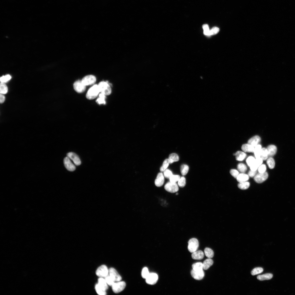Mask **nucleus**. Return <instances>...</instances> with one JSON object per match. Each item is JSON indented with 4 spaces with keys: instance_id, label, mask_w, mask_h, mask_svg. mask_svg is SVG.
Here are the masks:
<instances>
[{
    "instance_id": "1",
    "label": "nucleus",
    "mask_w": 295,
    "mask_h": 295,
    "mask_svg": "<svg viewBox=\"0 0 295 295\" xmlns=\"http://www.w3.org/2000/svg\"><path fill=\"white\" fill-rule=\"evenodd\" d=\"M100 92L98 85H94L88 91L86 94V97L88 99H93L97 97Z\"/></svg>"
},
{
    "instance_id": "2",
    "label": "nucleus",
    "mask_w": 295,
    "mask_h": 295,
    "mask_svg": "<svg viewBox=\"0 0 295 295\" xmlns=\"http://www.w3.org/2000/svg\"><path fill=\"white\" fill-rule=\"evenodd\" d=\"M98 85L101 93L104 94L106 96L110 95L111 92V89L110 85L108 82H101Z\"/></svg>"
},
{
    "instance_id": "3",
    "label": "nucleus",
    "mask_w": 295,
    "mask_h": 295,
    "mask_svg": "<svg viewBox=\"0 0 295 295\" xmlns=\"http://www.w3.org/2000/svg\"><path fill=\"white\" fill-rule=\"evenodd\" d=\"M126 284L124 281H119L115 282L112 285V290L115 293H120L123 291L126 287Z\"/></svg>"
},
{
    "instance_id": "4",
    "label": "nucleus",
    "mask_w": 295,
    "mask_h": 295,
    "mask_svg": "<svg viewBox=\"0 0 295 295\" xmlns=\"http://www.w3.org/2000/svg\"><path fill=\"white\" fill-rule=\"evenodd\" d=\"M199 246L198 240L195 238L190 239L188 242V249L189 251L193 253L197 251Z\"/></svg>"
},
{
    "instance_id": "5",
    "label": "nucleus",
    "mask_w": 295,
    "mask_h": 295,
    "mask_svg": "<svg viewBox=\"0 0 295 295\" xmlns=\"http://www.w3.org/2000/svg\"><path fill=\"white\" fill-rule=\"evenodd\" d=\"M96 273L97 275L99 277L105 278L108 275L109 270L105 265H102L97 269Z\"/></svg>"
},
{
    "instance_id": "6",
    "label": "nucleus",
    "mask_w": 295,
    "mask_h": 295,
    "mask_svg": "<svg viewBox=\"0 0 295 295\" xmlns=\"http://www.w3.org/2000/svg\"><path fill=\"white\" fill-rule=\"evenodd\" d=\"M164 187L165 190L171 193L177 192L179 190L178 185L176 183H172L170 182H167L165 185Z\"/></svg>"
},
{
    "instance_id": "7",
    "label": "nucleus",
    "mask_w": 295,
    "mask_h": 295,
    "mask_svg": "<svg viewBox=\"0 0 295 295\" xmlns=\"http://www.w3.org/2000/svg\"><path fill=\"white\" fill-rule=\"evenodd\" d=\"M96 78L92 75H88L85 76L81 80L82 83L85 86L94 84L96 82Z\"/></svg>"
},
{
    "instance_id": "8",
    "label": "nucleus",
    "mask_w": 295,
    "mask_h": 295,
    "mask_svg": "<svg viewBox=\"0 0 295 295\" xmlns=\"http://www.w3.org/2000/svg\"><path fill=\"white\" fill-rule=\"evenodd\" d=\"M268 174L266 172L263 173H259L254 177V180L258 184H261L266 180L268 178Z\"/></svg>"
},
{
    "instance_id": "9",
    "label": "nucleus",
    "mask_w": 295,
    "mask_h": 295,
    "mask_svg": "<svg viewBox=\"0 0 295 295\" xmlns=\"http://www.w3.org/2000/svg\"><path fill=\"white\" fill-rule=\"evenodd\" d=\"M158 279V275L155 273H150L149 275L146 279V282L147 284L150 285H154L156 284Z\"/></svg>"
},
{
    "instance_id": "10",
    "label": "nucleus",
    "mask_w": 295,
    "mask_h": 295,
    "mask_svg": "<svg viewBox=\"0 0 295 295\" xmlns=\"http://www.w3.org/2000/svg\"><path fill=\"white\" fill-rule=\"evenodd\" d=\"M73 87L75 90L79 93L83 92L86 89V86L82 83L81 81L79 80L74 82Z\"/></svg>"
},
{
    "instance_id": "11",
    "label": "nucleus",
    "mask_w": 295,
    "mask_h": 295,
    "mask_svg": "<svg viewBox=\"0 0 295 295\" xmlns=\"http://www.w3.org/2000/svg\"><path fill=\"white\" fill-rule=\"evenodd\" d=\"M109 275L115 282L121 281L122 277L114 268H110L109 270Z\"/></svg>"
},
{
    "instance_id": "12",
    "label": "nucleus",
    "mask_w": 295,
    "mask_h": 295,
    "mask_svg": "<svg viewBox=\"0 0 295 295\" xmlns=\"http://www.w3.org/2000/svg\"><path fill=\"white\" fill-rule=\"evenodd\" d=\"M64 163L65 167L68 170L73 172L75 170L76 168L75 166L68 157L64 158Z\"/></svg>"
},
{
    "instance_id": "13",
    "label": "nucleus",
    "mask_w": 295,
    "mask_h": 295,
    "mask_svg": "<svg viewBox=\"0 0 295 295\" xmlns=\"http://www.w3.org/2000/svg\"><path fill=\"white\" fill-rule=\"evenodd\" d=\"M191 274L194 279L197 280L202 279L204 276V273L203 270L200 271H195L192 270L191 271Z\"/></svg>"
},
{
    "instance_id": "14",
    "label": "nucleus",
    "mask_w": 295,
    "mask_h": 295,
    "mask_svg": "<svg viewBox=\"0 0 295 295\" xmlns=\"http://www.w3.org/2000/svg\"><path fill=\"white\" fill-rule=\"evenodd\" d=\"M67 156L73 161L76 166H79L81 164V162L80 159L75 153L73 152H69L68 153Z\"/></svg>"
},
{
    "instance_id": "15",
    "label": "nucleus",
    "mask_w": 295,
    "mask_h": 295,
    "mask_svg": "<svg viewBox=\"0 0 295 295\" xmlns=\"http://www.w3.org/2000/svg\"><path fill=\"white\" fill-rule=\"evenodd\" d=\"M164 181V176L162 173H159L155 181V184L157 187H160L163 185Z\"/></svg>"
},
{
    "instance_id": "16",
    "label": "nucleus",
    "mask_w": 295,
    "mask_h": 295,
    "mask_svg": "<svg viewBox=\"0 0 295 295\" xmlns=\"http://www.w3.org/2000/svg\"><path fill=\"white\" fill-rule=\"evenodd\" d=\"M261 139L258 135L255 136L250 139L248 141V144L255 147L260 143Z\"/></svg>"
},
{
    "instance_id": "17",
    "label": "nucleus",
    "mask_w": 295,
    "mask_h": 295,
    "mask_svg": "<svg viewBox=\"0 0 295 295\" xmlns=\"http://www.w3.org/2000/svg\"><path fill=\"white\" fill-rule=\"evenodd\" d=\"M268 152L269 157H272L276 154L277 151L276 147L274 145H270L268 146L267 149Z\"/></svg>"
},
{
    "instance_id": "18",
    "label": "nucleus",
    "mask_w": 295,
    "mask_h": 295,
    "mask_svg": "<svg viewBox=\"0 0 295 295\" xmlns=\"http://www.w3.org/2000/svg\"><path fill=\"white\" fill-rule=\"evenodd\" d=\"M204 256L203 252L201 251H196L193 253L192 255L193 259L196 260H200L203 259Z\"/></svg>"
},
{
    "instance_id": "19",
    "label": "nucleus",
    "mask_w": 295,
    "mask_h": 295,
    "mask_svg": "<svg viewBox=\"0 0 295 295\" xmlns=\"http://www.w3.org/2000/svg\"><path fill=\"white\" fill-rule=\"evenodd\" d=\"M255 147L248 144L243 145L241 146V149L244 152H254Z\"/></svg>"
},
{
    "instance_id": "20",
    "label": "nucleus",
    "mask_w": 295,
    "mask_h": 295,
    "mask_svg": "<svg viewBox=\"0 0 295 295\" xmlns=\"http://www.w3.org/2000/svg\"><path fill=\"white\" fill-rule=\"evenodd\" d=\"M236 160L239 161H243L246 157V155L244 152L238 151L235 154Z\"/></svg>"
},
{
    "instance_id": "21",
    "label": "nucleus",
    "mask_w": 295,
    "mask_h": 295,
    "mask_svg": "<svg viewBox=\"0 0 295 295\" xmlns=\"http://www.w3.org/2000/svg\"><path fill=\"white\" fill-rule=\"evenodd\" d=\"M98 284L103 290L106 291L108 288V284L105 279L103 278H99L98 280Z\"/></svg>"
},
{
    "instance_id": "22",
    "label": "nucleus",
    "mask_w": 295,
    "mask_h": 295,
    "mask_svg": "<svg viewBox=\"0 0 295 295\" xmlns=\"http://www.w3.org/2000/svg\"><path fill=\"white\" fill-rule=\"evenodd\" d=\"M249 176L244 173L239 174L237 178V181L239 183L247 181L249 179Z\"/></svg>"
},
{
    "instance_id": "23",
    "label": "nucleus",
    "mask_w": 295,
    "mask_h": 295,
    "mask_svg": "<svg viewBox=\"0 0 295 295\" xmlns=\"http://www.w3.org/2000/svg\"><path fill=\"white\" fill-rule=\"evenodd\" d=\"M273 276L272 274L268 273L258 275L257 276V279L259 281H263L270 280L272 278Z\"/></svg>"
},
{
    "instance_id": "24",
    "label": "nucleus",
    "mask_w": 295,
    "mask_h": 295,
    "mask_svg": "<svg viewBox=\"0 0 295 295\" xmlns=\"http://www.w3.org/2000/svg\"><path fill=\"white\" fill-rule=\"evenodd\" d=\"M213 261L210 258L206 259L203 263V269L205 270L208 269L213 264Z\"/></svg>"
},
{
    "instance_id": "25",
    "label": "nucleus",
    "mask_w": 295,
    "mask_h": 295,
    "mask_svg": "<svg viewBox=\"0 0 295 295\" xmlns=\"http://www.w3.org/2000/svg\"><path fill=\"white\" fill-rule=\"evenodd\" d=\"M168 159L170 164L178 162L179 160L178 155L175 153H173L170 155Z\"/></svg>"
},
{
    "instance_id": "26",
    "label": "nucleus",
    "mask_w": 295,
    "mask_h": 295,
    "mask_svg": "<svg viewBox=\"0 0 295 295\" xmlns=\"http://www.w3.org/2000/svg\"><path fill=\"white\" fill-rule=\"evenodd\" d=\"M262 149V146L260 145H258L255 147L254 153L256 158L261 157Z\"/></svg>"
},
{
    "instance_id": "27",
    "label": "nucleus",
    "mask_w": 295,
    "mask_h": 295,
    "mask_svg": "<svg viewBox=\"0 0 295 295\" xmlns=\"http://www.w3.org/2000/svg\"><path fill=\"white\" fill-rule=\"evenodd\" d=\"M193 270L195 271H200L203 270V263L198 262L192 265Z\"/></svg>"
},
{
    "instance_id": "28",
    "label": "nucleus",
    "mask_w": 295,
    "mask_h": 295,
    "mask_svg": "<svg viewBox=\"0 0 295 295\" xmlns=\"http://www.w3.org/2000/svg\"><path fill=\"white\" fill-rule=\"evenodd\" d=\"M204 251L205 256L208 258H210L213 257L214 253L211 249L206 247Z\"/></svg>"
},
{
    "instance_id": "29",
    "label": "nucleus",
    "mask_w": 295,
    "mask_h": 295,
    "mask_svg": "<svg viewBox=\"0 0 295 295\" xmlns=\"http://www.w3.org/2000/svg\"><path fill=\"white\" fill-rule=\"evenodd\" d=\"M99 98L96 100V102L99 104H106L105 99L106 96L104 94L101 93L99 95Z\"/></svg>"
},
{
    "instance_id": "30",
    "label": "nucleus",
    "mask_w": 295,
    "mask_h": 295,
    "mask_svg": "<svg viewBox=\"0 0 295 295\" xmlns=\"http://www.w3.org/2000/svg\"><path fill=\"white\" fill-rule=\"evenodd\" d=\"M250 183L248 182H245L239 183L238 185V187L241 190H245L247 189L250 186Z\"/></svg>"
},
{
    "instance_id": "31",
    "label": "nucleus",
    "mask_w": 295,
    "mask_h": 295,
    "mask_svg": "<svg viewBox=\"0 0 295 295\" xmlns=\"http://www.w3.org/2000/svg\"><path fill=\"white\" fill-rule=\"evenodd\" d=\"M261 157L264 161L266 160L268 157V152L267 149L263 148L262 149Z\"/></svg>"
},
{
    "instance_id": "32",
    "label": "nucleus",
    "mask_w": 295,
    "mask_h": 295,
    "mask_svg": "<svg viewBox=\"0 0 295 295\" xmlns=\"http://www.w3.org/2000/svg\"><path fill=\"white\" fill-rule=\"evenodd\" d=\"M95 288L97 293L100 295H105L107 294L106 291L104 290L98 284L95 286Z\"/></svg>"
},
{
    "instance_id": "33",
    "label": "nucleus",
    "mask_w": 295,
    "mask_h": 295,
    "mask_svg": "<svg viewBox=\"0 0 295 295\" xmlns=\"http://www.w3.org/2000/svg\"><path fill=\"white\" fill-rule=\"evenodd\" d=\"M267 163L270 169L274 168L275 167V163L274 159L272 157H269L267 159Z\"/></svg>"
},
{
    "instance_id": "34",
    "label": "nucleus",
    "mask_w": 295,
    "mask_h": 295,
    "mask_svg": "<svg viewBox=\"0 0 295 295\" xmlns=\"http://www.w3.org/2000/svg\"><path fill=\"white\" fill-rule=\"evenodd\" d=\"M189 169V168L187 165L185 164L182 165L180 168L181 172L182 175H186L188 172Z\"/></svg>"
},
{
    "instance_id": "35",
    "label": "nucleus",
    "mask_w": 295,
    "mask_h": 295,
    "mask_svg": "<svg viewBox=\"0 0 295 295\" xmlns=\"http://www.w3.org/2000/svg\"><path fill=\"white\" fill-rule=\"evenodd\" d=\"M8 88L4 83L1 82L0 85V92L2 94L7 93L8 92Z\"/></svg>"
},
{
    "instance_id": "36",
    "label": "nucleus",
    "mask_w": 295,
    "mask_h": 295,
    "mask_svg": "<svg viewBox=\"0 0 295 295\" xmlns=\"http://www.w3.org/2000/svg\"><path fill=\"white\" fill-rule=\"evenodd\" d=\"M169 164L168 159H166L163 162L162 166L160 168L161 172H164L165 170L167 169Z\"/></svg>"
},
{
    "instance_id": "37",
    "label": "nucleus",
    "mask_w": 295,
    "mask_h": 295,
    "mask_svg": "<svg viewBox=\"0 0 295 295\" xmlns=\"http://www.w3.org/2000/svg\"><path fill=\"white\" fill-rule=\"evenodd\" d=\"M263 269L261 267L256 268L253 269L251 271V274L252 275H255L261 273L263 272Z\"/></svg>"
},
{
    "instance_id": "38",
    "label": "nucleus",
    "mask_w": 295,
    "mask_h": 295,
    "mask_svg": "<svg viewBox=\"0 0 295 295\" xmlns=\"http://www.w3.org/2000/svg\"><path fill=\"white\" fill-rule=\"evenodd\" d=\"M238 169L242 173H245L247 170V167L245 164L243 163L239 164L237 166Z\"/></svg>"
},
{
    "instance_id": "39",
    "label": "nucleus",
    "mask_w": 295,
    "mask_h": 295,
    "mask_svg": "<svg viewBox=\"0 0 295 295\" xmlns=\"http://www.w3.org/2000/svg\"><path fill=\"white\" fill-rule=\"evenodd\" d=\"M150 274L148 268L145 267L141 271V275L143 278L146 279Z\"/></svg>"
},
{
    "instance_id": "40",
    "label": "nucleus",
    "mask_w": 295,
    "mask_h": 295,
    "mask_svg": "<svg viewBox=\"0 0 295 295\" xmlns=\"http://www.w3.org/2000/svg\"><path fill=\"white\" fill-rule=\"evenodd\" d=\"M180 178V176L178 175H173L169 179L170 182L172 183H176L179 181Z\"/></svg>"
},
{
    "instance_id": "41",
    "label": "nucleus",
    "mask_w": 295,
    "mask_h": 295,
    "mask_svg": "<svg viewBox=\"0 0 295 295\" xmlns=\"http://www.w3.org/2000/svg\"><path fill=\"white\" fill-rule=\"evenodd\" d=\"M178 185L181 187H184L186 185V179L184 176H182L178 181Z\"/></svg>"
},
{
    "instance_id": "42",
    "label": "nucleus",
    "mask_w": 295,
    "mask_h": 295,
    "mask_svg": "<svg viewBox=\"0 0 295 295\" xmlns=\"http://www.w3.org/2000/svg\"><path fill=\"white\" fill-rule=\"evenodd\" d=\"M255 159L254 157L252 156L248 157L246 160V162L248 166L250 167L251 165L255 163Z\"/></svg>"
},
{
    "instance_id": "43",
    "label": "nucleus",
    "mask_w": 295,
    "mask_h": 295,
    "mask_svg": "<svg viewBox=\"0 0 295 295\" xmlns=\"http://www.w3.org/2000/svg\"><path fill=\"white\" fill-rule=\"evenodd\" d=\"M105 279L108 285L112 286L115 282L109 275L105 277Z\"/></svg>"
},
{
    "instance_id": "44",
    "label": "nucleus",
    "mask_w": 295,
    "mask_h": 295,
    "mask_svg": "<svg viewBox=\"0 0 295 295\" xmlns=\"http://www.w3.org/2000/svg\"><path fill=\"white\" fill-rule=\"evenodd\" d=\"M163 172V175L165 178L167 179H169L173 175L172 171L169 169H167Z\"/></svg>"
},
{
    "instance_id": "45",
    "label": "nucleus",
    "mask_w": 295,
    "mask_h": 295,
    "mask_svg": "<svg viewBox=\"0 0 295 295\" xmlns=\"http://www.w3.org/2000/svg\"><path fill=\"white\" fill-rule=\"evenodd\" d=\"M11 76L9 75L2 76L1 78V82H7L9 80L11 79Z\"/></svg>"
},
{
    "instance_id": "46",
    "label": "nucleus",
    "mask_w": 295,
    "mask_h": 295,
    "mask_svg": "<svg viewBox=\"0 0 295 295\" xmlns=\"http://www.w3.org/2000/svg\"><path fill=\"white\" fill-rule=\"evenodd\" d=\"M266 166L264 164H262L258 168V172L259 173H263L266 172Z\"/></svg>"
},
{
    "instance_id": "47",
    "label": "nucleus",
    "mask_w": 295,
    "mask_h": 295,
    "mask_svg": "<svg viewBox=\"0 0 295 295\" xmlns=\"http://www.w3.org/2000/svg\"><path fill=\"white\" fill-rule=\"evenodd\" d=\"M219 31L220 29L219 28L216 27H214L210 30V35L216 34L219 32Z\"/></svg>"
},
{
    "instance_id": "48",
    "label": "nucleus",
    "mask_w": 295,
    "mask_h": 295,
    "mask_svg": "<svg viewBox=\"0 0 295 295\" xmlns=\"http://www.w3.org/2000/svg\"><path fill=\"white\" fill-rule=\"evenodd\" d=\"M230 173L234 178H235L237 179V177L239 175V173L238 171L237 170L234 169H232L230 170Z\"/></svg>"
},
{
    "instance_id": "49",
    "label": "nucleus",
    "mask_w": 295,
    "mask_h": 295,
    "mask_svg": "<svg viewBox=\"0 0 295 295\" xmlns=\"http://www.w3.org/2000/svg\"><path fill=\"white\" fill-rule=\"evenodd\" d=\"M263 161L261 157L256 158L255 159V163L258 168L262 164Z\"/></svg>"
},
{
    "instance_id": "50",
    "label": "nucleus",
    "mask_w": 295,
    "mask_h": 295,
    "mask_svg": "<svg viewBox=\"0 0 295 295\" xmlns=\"http://www.w3.org/2000/svg\"><path fill=\"white\" fill-rule=\"evenodd\" d=\"M257 173V170L256 171H253L251 170H250L248 173L249 175L251 178H253V177H255Z\"/></svg>"
},
{
    "instance_id": "51",
    "label": "nucleus",
    "mask_w": 295,
    "mask_h": 295,
    "mask_svg": "<svg viewBox=\"0 0 295 295\" xmlns=\"http://www.w3.org/2000/svg\"><path fill=\"white\" fill-rule=\"evenodd\" d=\"M251 170L253 171H256L257 170L258 168V167L256 166V165L255 164V162L250 167Z\"/></svg>"
},
{
    "instance_id": "52",
    "label": "nucleus",
    "mask_w": 295,
    "mask_h": 295,
    "mask_svg": "<svg viewBox=\"0 0 295 295\" xmlns=\"http://www.w3.org/2000/svg\"><path fill=\"white\" fill-rule=\"evenodd\" d=\"M5 97L3 94H1L0 96V102L1 103H3L5 101Z\"/></svg>"
},
{
    "instance_id": "53",
    "label": "nucleus",
    "mask_w": 295,
    "mask_h": 295,
    "mask_svg": "<svg viewBox=\"0 0 295 295\" xmlns=\"http://www.w3.org/2000/svg\"><path fill=\"white\" fill-rule=\"evenodd\" d=\"M203 28L204 31H207L209 30V26L207 24L203 25Z\"/></svg>"
},
{
    "instance_id": "54",
    "label": "nucleus",
    "mask_w": 295,
    "mask_h": 295,
    "mask_svg": "<svg viewBox=\"0 0 295 295\" xmlns=\"http://www.w3.org/2000/svg\"><path fill=\"white\" fill-rule=\"evenodd\" d=\"M176 195H178V193H176Z\"/></svg>"
}]
</instances>
